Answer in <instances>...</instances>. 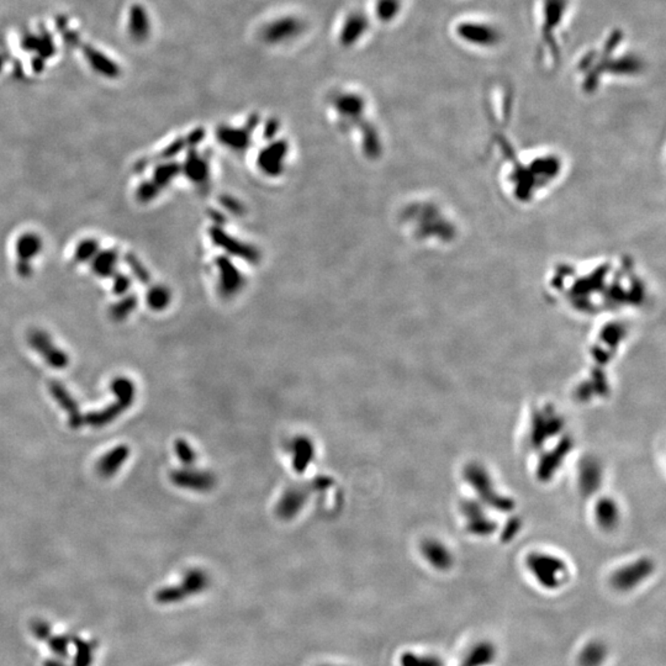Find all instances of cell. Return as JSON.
Returning a JSON list of instances; mask_svg holds the SVG:
<instances>
[{
	"instance_id": "18",
	"label": "cell",
	"mask_w": 666,
	"mask_h": 666,
	"mask_svg": "<svg viewBox=\"0 0 666 666\" xmlns=\"http://www.w3.org/2000/svg\"><path fill=\"white\" fill-rule=\"evenodd\" d=\"M367 28V18L363 14H352L343 25L340 41L345 45H353L354 42L358 41L359 37L363 36Z\"/></svg>"
},
{
	"instance_id": "2",
	"label": "cell",
	"mask_w": 666,
	"mask_h": 666,
	"mask_svg": "<svg viewBox=\"0 0 666 666\" xmlns=\"http://www.w3.org/2000/svg\"><path fill=\"white\" fill-rule=\"evenodd\" d=\"M110 390L115 396V402H111L105 409L84 415V426L93 428L105 427L115 421L120 415L132 406L136 400V385L129 378L118 377L111 382Z\"/></svg>"
},
{
	"instance_id": "20",
	"label": "cell",
	"mask_w": 666,
	"mask_h": 666,
	"mask_svg": "<svg viewBox=\"0 0 666 666\" xmlns=\"http://www.w3.org/2000/svg\"><path fill=\"white\" fill-rule=\"evenodd\" d=\"M137 296L135 294L124 295L121 299L111 305L109 316L115 322H123L137 308Z\"/></svg>"
},
{
	"instance_id": "22",
	"label": "cell",
	"mask_w": 666,
	"mask_h": 666,
	"mask_svg": "<svg viewBox=\"0 0 666 666\" xmlns=\"http://www.w3.org/2000/svg\"><path fill=\"white\" fill-rule=\"evenodd\" d=\"M100 251V244L95 239H82L74 251V262L87 263L90 262L93 258L97 256L98 252Z\"/></svg>"
},
{
	"instance_id": "11",
	"label": "cell",
	"mask_w": 666,
	"mask_h": 666,
	"mask_svg": "<svg viewBox=\"0 0 666 666\" xmlns=\"http://www.w3.org/2000/svg\"><path fill=\"white\" fill-rule=\"evenodd\" d=\"M566 0H544V20L543 38L547 46L554 45V28L561 26L566 14Z\"/></svg>"
},
{
	"instance_id": "30",
	"label": "cell",
	"mask_w": 666,
	"mask_h": 666,
	"mask_svg": "<svg viewBox=\"0 0 666 666\" xmlns=\"http://www.w3.org/2000/svg\"><path fill=\"white\" fill-rule=\"evenodd\" d=\"M3 66H4V57L0 56V72L3 71Z\"/></svg>"
},
{
	"instance_id": "16",
	"label": "cell",
	"mask_w": 666,
	"mask_h": 666,
	"mask_svg": "<svg viewBox=\"0 0 666 666\" xmlns=\"http://www.w3.org/2000/svg\"><path fill=\"white\" fill-rule=\"evenodd\" d=\"M92 271L99 278H111L116 273V266L119 262V251L116 249L99 251L93 258Z\"/></svg>"
},
{
	"instance_id": "21",
	"label": "cell",
	"mask_w": 666,
	"mask_h": 666,
	"mask_svg": "<svg viewBox=\"0 0 666 666\" xmlns=\"http://www.w3.org/2000/svg\"><path fill=\"white\" fill-rule=\"evenodd\" d=\"M400 666H444V662L436 655L406 652L400 657Z\"/></svg>"
},
{
	"instance_id": "1",
	"label": "cell",
	"mask_w": 666,
	"mask_h": 666,
	"mask_svg": "<svg viewBox=\"0 0 666 666\" xmlns=\"http://www.w3.org/2000/svg\"><path fill=\"white\" fill-rule=\"evenodd\" d=\"M335 480L327 475H320L306 483L296 484L286 489L276 506V514L283 521L294 519L308 505L313 494H321L331 489Z\"/></svg>"
},
{
	"instance_id": "15",
	"label": "cell",
	"mask_w": 666,
	"mask_h": 666,
	"mask_svg": "<svg viewBox=\"0 0 666 666\" xmlns=\"http://www.w3.org/2000/svg\"><path fill=\"white\" fill-rule=\"evenodd\" d=\"M43 249V241L40 234L35 232H26L19 237L15 244V251L18 256V261L31 263L33 259L38 257V254Z\"/></svg>"
},
{
	"instance_id": "24",
	"label": "cell",
	"mask_w": 666,
	"mask_h": 666,
	"mask_svg": "<svg viewBox=\"0 0 666 666\" xmlns=\"http://www.w3.org/2000/svg\"><path fill=\"white\" fill-rule=\"evenodd\" d=\"M375 9L378 18L383 21H391L400 14L401 0H378Z\"/></svg>"
},
{
	"instance_id": "13",
	"label": "cell",
	"mask_w": 666,
	"mask_h": 666,
	"mask_svg": "<svg viewBox=\"0 0 666 666\" xmlns=\"http://www.w3.org/2000/svg\"><path fill=\"white\" fill-rule=\"evenodd\" d=\"M21 47H23L24 51L36 52V57H40V58L45 61L48 60L56 53L55 42H53L52 36L47 33L46 30H42L40 35L25 33L21 37Z\"/></svg>"
},
{
	"instance_id": "7",
	"label": "cell",
	"mask_w": 666,
	"mask_h": 666,
	"mask_svg": "<svg viewBox=\"0 0 666 666\" xmlns=\"http://www.w3.org/2000/svg\"><path fill=\"white\" fill-rule=\"evenodd\" d=\"M286 452L291 458L294 472L305 474L316 458V446L308 436H295L286 443Z\"/></svg>"
},
{
	"instance_id": "23",
	"label": "cell",
	"mask_w": 666,
	"mask_h": 666,
	"mask_svg": "<svg viewBox=\"0 0 666 666\" xmlns=\"http://www.w3.org/2000/svg\"><path fill=\"white\" fill-rule=\"evenodd\" d=\"M175 452L184 467H194L197 464L198 453L188 441L177 439L175 442Z\"/></svg>"
},
{
	"instance_id": "29",
	"label": "cell",
	"mask_w": 666,
	"mask_h": 666,
	"mask_svg": "<svg viewBox=\"0 0 666 666\" xmlns=\"http://www.w3.org/2000/svg\"><path fill=\"white\" fill-rule=\"evenodd\" d=\"M15 271L18 273V276L23 279H28L33 276V269L31 263L23 262V261H18L16 262V266H15Z\"/></svg>"
},
{
	"instance_id": "10",
	"label": "cell",
	"mask_w": 666,
	"mask_h": 666,
	"mask_svg": "<svg viewBox=\"0 0 666 666\" xmlns=\"http://www.w3.org/2000/svg\"><path fill=\"white\" fill-rule=\"evenodd\" d=\"M77 47H80L88 63L97 73L110 79L119 77L120 73H121L119 66L116 62L109 58L108 56L104 55L103 52L94 48V47L89 46L87 43H80V42H79Z\"/></svg>"
},
{
	"instance_id": "14",
	"label": "cell",
	"mask_w": 666,
	"mask_h": 666,
	"mask_svg": "<svg viewBox=\"0 0 666 666\" xmlns=\"http://www.w3.org/2000/svg\"><path fill=\"white\" fill-rule=\"evenodd\" d=\"M151 33V21L142 5L135 4L129 11V33L133 41L143 42Z\"/></svg>"
},
{
	"instance_id": "17",
	"label": "cell",
	"mask_w": 666,
	"mask_h": 666,
	"mask_svg": "<svg viewBox=\"0 0 666 666\" xmlns=\"http://www.w3.org/2000/svg\"><path fill=\"white\" fill-rule=\"evenodd\" d=\"M496 657V649L490 642H480L470 649L459 666L490 665Z\"/></svg>"
},
{
	"instance_id": "31",
	"label": "cell",
	"mask_w": 666,
	"mask_h": 666,
	"mask_svg": "<svg viewBox=\"0 0 666 666\" xmlns=\"http://www.w3.org/2000/svg\"><path fill=\"white\" fill-rule=\"evenodd\" d=\"M322 666H340V665H322Z\"/></svg>"
},
{
	"instance_id": "5",
	"label": "cell",
	"mask_w": 666,
	"mask_h": 666,
	"mask_svg": "<svg viewBox=\"0 0 666 666\" xmlns=\"http://www.w3.org/2000/svg\"><path fill=\"white\" fill-rule=\"evenodd\" d=\"M455 33L462 41L467 42L472 46L490 48L500 43L501 33L494 25L484 21L469 20L458 24Z\"/></svg>"
},
{
	"instance_id": "4",
	"label": "cell",
	"mask_w": 666,
	"mask_h": 666,
	"mask_svg": "<svg viewBox=\"0 0 666 666\" xmlns=\"http://www.w3.org/2000/svg\"><path fill=\"white\" fill-rule=\"evenodd\" d=\"M170 479L175 487L193 492H210L217 485V474L194 467H183L170 472Z\"/></svg>"
},
{
	"instance_id": "12",
	"label": "cell",
	"mask_w": 666,
	"mask_h": 666,
	"mask_svg": "<svg viewBox=\"0 0 666 666\" xmlns=\"http://www.w3.org/2000/svg\"><path fill=\"white\" fill-rule=\"evenodd\" d=\"M130 447L120 444L109 450L98 462L97 470L101 478L110 479L119 472L120 468L129 459Z\"/></svg>"
},
{
	"instance_id": "3",
	"label": "cell",
	"mask_w": 666,
	"mask_h": 666,
	"mask_svg": "<svg viewBox=\"0 0 666 666\" xmlns=\"http://www.w3.org/2000/svg\"><path fill=\"white\" fill-rule=\"evenodd\" d=\"M212 585V576L207 570L193 568L187 570L183 579L178 585L161 588L156 593V600L160 603H178L189 598L205 593Z\"/></svg>"
},
{
	"instance_id": "27",
	"label": "cell",
	"mask_w": 666,
	"mask_h": 666,
	"mask_svg": "<svg viewBox=\"0 0 666 666\" xmlns=\"http://www.w3.org/2000/svg\"><path fill=\"white\" fill-rule=\"evenodd\" d=\"M113 278V293L118 296H124L131 288V278L128 274L116 271Z\"/></svg>"
},
{
	"instance_id": "25",
	"label": "cell",
	"mask_w": 666,
	"mask_h": 666,
	"mask_svg": "<svg viewBox=\"0 0 666 666\" xmlns=\"http://www.w3.org/2000/svg\"><path fill=\"white\" fill-rule=\"evenodd\" d=\"M168 301H170V294H168L166 288L157 285V286H153V288L148 290L147 303L152 310L158 311V310L166 308Z\"/></svg>"
},
{
	"instance_id": "8",
	"label": "cell",
	"mask_w": 666,
	"mask_h": 666,
	"mask_svg": "<svg viewBox=\"0 0 666 666\" xmlns=\"http://www.w3.org/2000/svg\"><path fill=\"white\" fill-rule=\"evenodd\" d=\"M48 390L57 404L60 405L61 409L65 410L66 414L68 415L69 427L73 430L83 427L84 415L80 412L77 400L67 390V387L58 380H51L48 383Z\"/></svg>"
},
{
	"instance_id": "6",
	"label": "cell",
	"mask_w": 666,
	"mask_h": 666,
	"mask_svg": "<svg viewBox=\"0 0 666 666\" xmlns=\"http://www.w3.org/2000/svg\"><path fill=\"white\" fill-rule=\"evenodd\" d=\"M28 343L35 352L41 355V358L51 368L61 370L68 367V353L57 347L50 333H47L46 331L40 328L30 330L28 333Z\"/></svg>"
},
{
	"instance_id": "28",
	"label": "cell",
	"mask_w": 666,
	"mask_h": 666,
	"mask_svg": "<svg viewBox=\"0 0 666 666\" xmlns=\"http://www.w3.org/2000/svg\"><path fill=\"white\" fill-rule=\"evenodd\" d=\"M158 193V187L152 182H145L137 189V199L141 202H148L155 199Z\"/></svg>"
},
{
	"instance_id": "19",
	"label": "cell",
	"mask_w": 666,
	"mask_h": 666,
	"mask_svg": "<svg viewBox=\"0 0 666 666\" xmlns=\"http://www.w3.org/2000/svg\"><path fill=\"white\" fill-rule=\"evenodd\" d=\"M607 650L606 644L601 640H593L586 644L579 655L580 666H601L606 660Z\"/></svg>"
},
{
	"instance_id": "26",
	"label": "cell",
	"mask_w": 666,
	"mask_h": 666,
	"mask_svg": "<svg viewBox=\"0 0 666 666\" xmlns=\"http://www.w3.org/2000/svg\"><path fill=\"white\" fill-rule=\"evenodd\" d=\"M125 262L129 266L130 271H132L133 276L137 279L138 281H141L143 284H146L150 281V273H148L147 269L145 268L141 261L136 257V254L133 253H126L125 254Z\"/></svg>"
},
{
	"instance_id": "9",
	"label": "cell",
	"mask_w": 666,
	"mask_h": 666,
	"mask_svg": "<svg viewBox=\"0 0 666 666\" xmlns=\"http://www.w3.org/2000/svg\"><path fill=\"white\" fill-rule=\"evenodd\" d=\"M303 24L299 19L283 18L266 25L263 30V38L273 45H281L299 36Z\"/></svg>"
}]
</instances>
